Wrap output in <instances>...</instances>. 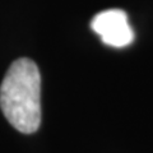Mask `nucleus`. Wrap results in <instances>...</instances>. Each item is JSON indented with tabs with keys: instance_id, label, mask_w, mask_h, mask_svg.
I'll list each match as a JSON object with an SVG mask.
<instances>
[{
	"instance_id": "obj_1",
	"label": "nucleus",
	"mask_w": 153,
	"mask_h": 153,
	"mask_svg": "<svg viewBox=\"0 0 153 153\" xmlns=\"http://www.w3.org/2000/svg\"><path fill=\"white\" fill-rule=\"evenodd\" d=\"M0 107L18 131L35 133L41 124V75L35 61L27 57L9 66L0 85Z\"/></svg>"
},
{
	"instance_id": "obj_2",
	"label": "nucleus",
	"mask_w": 153,
	"mask_h": 153,
	"mask_svg": "<svg viewBox=\"0 0 153 153\" xmlns=\"http://www.w3.org/2000/svg\"><path fill=\"white\" fill-rule=\"evenodd\" d=\"M91 27L103 44L111 47H125L134 40L128 16L121 9H107L98 13L91 22Z\"/></svg>"
}]
</instances>
